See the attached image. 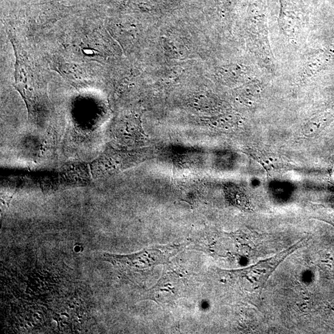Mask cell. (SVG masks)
I'll use <instances>...</instances> for the list:
<instances>
[{"instance_id": "obj_1", "label": "cell", "mask_w": 334, "mask_h": 334, "mask_svg": "<svg viewBox=\"0 0 334 334\" xmlns=\"http://www.w3.org/2000/svg\"><path fill=\"white\" fill-rule=\"evenodd\" d=\"M178 250L177 246L160 247L130 255L105 253L103 259L126 274L139 273L161 264L167 263Z\"/></svg>"}, {"instance_id": "obj_2", "label": "cell", "mask_w": 334, "mask_h": 334, "mask_svg": "<svg viewBox=\"0 0 334 334\" xmlns=\"http://www.w3.org/2000/svg\"><path fill=\"white\" fill-rule=\"evenodd\" d=\"M306 243H307V238L300 240L296 244L276 254V256L261 261L256 265L251 266L250 268L237 271V274L241 279L245 280L248 282L253 290L262 288L278 266L289 255L301 248Z\"/></svg>"}, {"instance_id": "obj_3", "label": "cell", "mask_w": 334, "mask_h": 334, "mask_svg": "<svg viewBox=\"0 0 334 334\" xmlns=\"http://www.w3.org/2000/svg\"><path fill=\"white\" fill-rule=\"evenodd\" d=\"M134 156L128 153L108 148L91 164L92 177L105 178L119 170L126 169L135 162Z\"/></svg>"}, {"instance_id": "obj_4", "label": "cell", "mask_w": 334, "mask_h": 334, "mask_svg": "<svg viewBox=\"0 0 334 334\" xmlns=\"http://www.w3.org/2000/svg\"><path fill=\"white\" fill-rule=\"evenodd\" d=\"M181 288L178 278L172 274H166L155 287L151 288L149 298L157 303L170 302L176 299Z\"/></svg>"}, {"instance_id": "obj_5", "label": "cell", "mask_w": 334, "mask_h": 334, "mask_svg": "<svg viewBox=\"0 0 334 334\" xmlns=\"http://www.w3.org/2000/svg\"><path fill=\"white\" fill-rule=\"evenodd\" d=\"M86 165L76 164L67 167L62 175L67 181L74 184L88 183L91 181V176Z\"/></svg>"}, {"instance_id": "obj_6", "label": "cell", "mask_w": 334, "mask_h": 334, "mask_svg": "<svg viewBox=\"0 0 334 334\" xmlns=\"http://www.w3.org/2000/svg\"><path fill=\"white\" fill-rule=\"evenodd\" d=\"M138 128V125L128 123L124 126H118L114 131L115 136L126 144H137L142 137V131Z\"/></svg>"}, {"instance_id": "obj_7", "label": "cell", "mask_w": 334, "mask_h": 334, "mask_svg": "<svg viewBox=\"0 0 334 334\" xmlns=\"http://www.w3.org/2000/svg\"><path fill=\"white\" fill-rule=\"evenodd\" d=\"M330 314H331V316H332V318L334 321V307L331 308Z\"/></svg>"}]
</instances>
